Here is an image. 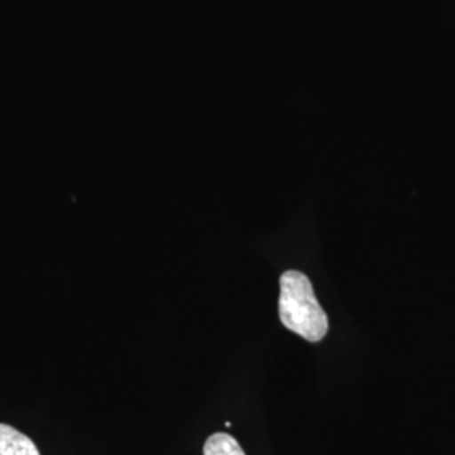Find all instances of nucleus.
Wrapping results in <instances>:
<instances>
[{
	"label": "nucleus",
	"mask_w": 455,
	"mask_h": 455,
	"mask_svg": "<svg viewBox=\"0 0 455 455\" xmlns=\"http://www.w3.org/2000/svg\"><path fill=\"white\" fill-rule=\"evenodd\" d=\"M280 321L289 331L306 341L319 342L329 331V321L321 307L309 276L297 270H287L280 276Z\"/></svg>",
	"instance_id": "1"
},
{
	"label": "nucleus",
	"mask_w": 455,
	"mask_h": 455,
	"mask_svg": "<svg viewBox=\"0 0 455 455\" xmlns=\"http://www.w3.org/2000/svg\"><path fill=\"white\" fill-rule=\"evenodd\" d=\"M0 455H41L31 437L12 425L0 423Z\"/></svg>",
	"instance_id": "2"
},
{
	"label": "nucleus",
	"mask_w": 455,
	"mask_h": 455,
	"mask_svg": "<svg viewBox=\"0 0 455 455\" xmlns=\"http://www.w3.org/2000/svg\"><path fill=\"white\" fill-rule=\"evenodd\" d=\"M204 455H244L236 439L228 434H212L203 447Z\"/></svg>",
	"instance_id": "3"
}]
</instances>
